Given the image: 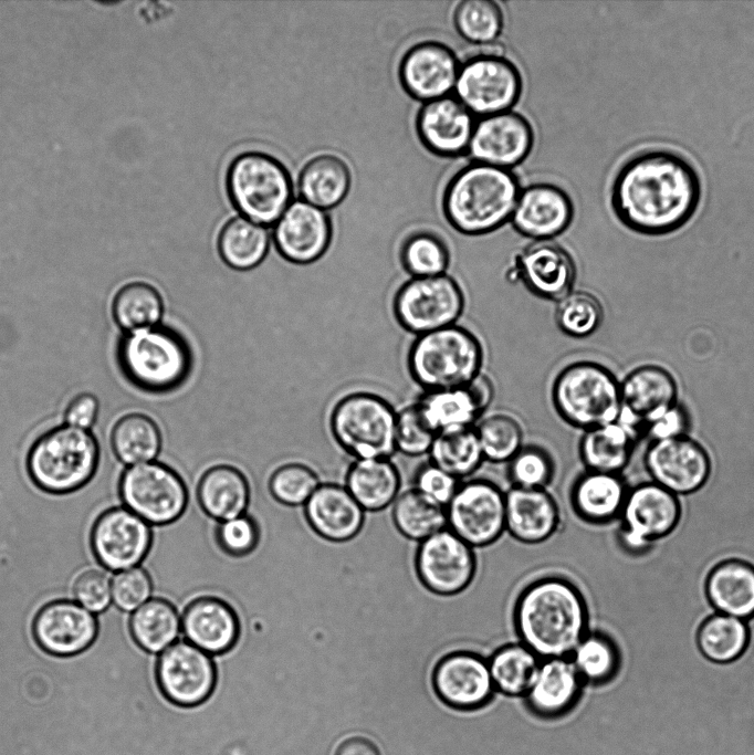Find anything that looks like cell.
Instances as JSON below:
<instances>
[{
    "mask_svg": "<svg viewBox=\"0 0 754 755\" xmlns=\"http://www.w3.org/2000/svg\"><path fill=\"white\" fill-rule=\"evenodd\" d=\"M397 411L383 397L358 391L339 399L329 417L336 444L352 459H390L396 452Z\"/></svg>",
    "mask_w": 754,
    "mask_h": 755,
    "instance_id": "8",
    "label": "cell"
},
{
    "mask_svg": "<svg viewBox=\"0 0 754 755\" xmlns=\"http://www.w3.org/2000/svg\"><path fill=\"white\" fill-rule=\"evenodd\" d=\"M151 597L150 577L140 565L113 575L112 604L119 610L133 614Z\"/></svg>",
    "mask_w": 754,
    "mask_h": 755,
    "instance_id": "56",
    "label": "cell"
},
{
    "mask_svg": "<svg viewBox=\"0 0 754 755\" xmlns=\"http://www.w3.org/2000/svg\"><path fill=\"white\" fill-rule=\"evenodd\" d=\"M505 493V532L525 544L548 539L559 524V510L546 489L512 486Z\"/></svg>",
    "mask_w": 754,
    "mask_h": 755,
    "instance_id": "28",
    "label": "cell"
},
{
    "mask_svg": "<svg viewBox=\"0 0 754 755\" xmlns=\"http://www.w3.org/2000/svg\"><path fill=\"white\" fill-rule=\"evenodd\" d=\"M100 403L96 396L82 392L75 396L66 406L64 422L70 427L90 430L96 422Z\"/></svg>",
    "mask_w": 754,
    "mask_h": 755,
    "instance_id": "59",
    "label": "cell"
},
{
    "mask_svg": "<svg viewBox=\"0 0 754 755\" xmlns=\"http://www.w3.org/2000/svg\"><path fill=\"white\" fill-rule=\"evenodd\" d=\"M113 575L101 565L84 569L74 581L73 600L94 615L104 612L112 606Z\"/></svg>",
    "mask_w": 754,
    "mask_h": 755,
    "instance_id": "55",
    "label": "cell"
},
{
    "mask_svg": "<svg viewBox=\"0 0 754 755\" xmlns=\"http://www.w3.org/2000/svg\"><path fill=\"white\" fill-rule=\"evenodd\" d=\"M226 182L237 210L262 226L276 222L292 197L287 170L264 153L248 151L237 156L229 166Z\"/></svg>",
    "mask_w": 754,
    "mask_h": 755,
    "instance_id": "9",
    "label": "cell"
},
{
    "mask_svg": "<svg viewBox=\"0 0 754 755\" xmlns=\"http://www.w3.org/2000/svg\"><path fill=\"white\" fill-rule=\"evenodd\" d=\"M400 485L399 470L390 459L354 460L345 483L354 500L370 512L390 507L400 493Z\"/></svg>",
    "mask_w": 754,
    "mask_h": 755,
    "instance_id": "34",
    "label": "cell"
},
{
    "mask_svg": "<svg viewBox=\"0 0 754 755\" xmlns=\"http://www.w3.org/2000/svg\"><path fill=\"white\" fill-rule=\"evenodd\" d=\"M520 192L519 179L510 169L473 161L447 183L443 214L462 234H486L511 220Z\"/></svg>",
    "mask_w": 754,
    "mask_h": 755,
    "instance_id": "3",
    "label": "cell"
},
{
    "mask_svg": "<svg viewBox=\"0 0 754 755\" xmlns=\"http://www.w3.org/2000/svg\"><path fill=\"white\" fill-rule=\"evenodd\" d=\"M464 388L482 417L494 398V386L491 378L481 371Z\"/></svg>",
    "mask_w": 754,
    "mask_h": 755,
    "instance_id": "61",
    "label": "cell"
},
{
    "mask_svg": "<svg viewBox=\"0 0 754 755\" xmlns=\"http://www.w3.org/2000/svg\"><path fill=\"white\" fill-rule=\"evenodd\" d=\"M311 526L323 537L342 542L362 527L365 511L345 486L320 484L304 505Z\"/></svg>",
    "mask_w": 754,
    "mask_h": 755,
    "instance_id": "31",
    "label": "cell"
},
{
    "mask_svg": "<svg viewBox=\"0 0 754 755\" xmlns=\"http://www.w3.org/2000/svg\"><path fill=\"white\" fill-rule=\"evenodd\" d=\"M109 443L115 459L125 466L156 461L163 449L158 424L147 415L132 412L113 426Z\"/></svg>",
    "mask_w": 754,
    "mask_h": 755,
    "instance_id": "37",
    "label": "cell"
},
{
    "mask_svg": "<svg viewBox=\"0 0 754 755\" xmlns=\"http://www.w3.org/2000/svg\"><path fill=\"white\" fill-rule=\"evenodd\" d=\"M459 485V479L428 461L417 470L413 489L446 507Z\"/></svg>",
    "mask_w": 754,
    "mask_h": 755,
    "instance_id": "57",
    "label": "cell"
},
{
    "mask_svg": "<svg viewBox=\"0 0 754 755\" xmlns=\"http://www.w3.org/2000/svg\"><path fill=\"white\" fill-rule=\"evenodd\" d=\"M399 260L410 277H429L447 273L450 252L444 241L429 231L408 235L401 244Z\"/></svg>",
    "mask_w": 754,
    "mask_h": 755,
    "instance_id": "47",
    "label": "cell"
},
{
    "mask_svg": "<svg viewBox=\"0 0 754 755\" xmlns=\"http://www.w3.org/2000/svg\"><path fill=\"white\" fill-rule=\"evenodd\" d=\"M116 361L135 388L163 395L186 384L193 369V353L181 333L159 324L122 335Z\"/></svg>",
    "mask_w": 754,
    "mask_h": 755,
    "instance_id": "4",
    "label": "cell"
},
{
    "mask_svg": "<svg viewBox=\"0 0 754 755\" xmlns=\"http://www.w3.org/2000/svg\"><path fill=\"white\" fill-rule=\"evenodd\" d=\"M474 115L454 96L426 102L416 118L422 145L440 157H455L469 149Z\"/></svg>",
    "mask_w": 754,
    "mask_h": 755,
    "instance_id": "26",
    "label": "cell"
},
{
    "mask_svg": "<svg viewBox=\"0 0 754 755\" xmlns=\"http://www.w3.org/2000/svg\"><path fill=\"white\" fill-rule=\"evenodd\" d=\"M415 405L436 434L472 428L482 418L464 387L423 391Z\"/></svg>",
    "mask_w": 754,
    "mask_h": 755,
    "instance_id": "39",
    "label": "cell"
},
{
    "mask_svg": "<svg viewBox=\"0 0 754 755\" xmlns=\"http://www.w3.org/2000/svg\"><path fill=\"white\" fill-rule=\"evenodd\" d=\"M628 490L617 473L587 470L575 482L572 503L591 523H605L621 513Z\"/></svg>",
    "mask_w": 754,
    "mask_h": 755,
    "instance_id": "35",
    "label": "cell"
},
{
    "mask_svg": "<svg viewBox=\"0 0 754 755\" xmlns=\"http://www.w3.org/2000/svg\"><path fill=\"white\" fill-rule=\"evenodd\" d=\"M637 432L614 421L585 430L579 440V457L587 470L617 473L628 464Z\"/></svg>",
    "mask_w": 754,
    "mask_h": 755,
    "instance_id": "36",
    "label": "cell"
},
{
    "mask_svg": "<svg viewBox=\"0 0 754 755\" xmlns=\"http://www.w3.org/2000/svg\"><path fill=\"white\" fill-rule=\"evenodd\" d=\"M460 64L447 45L426 41L411 46L399 64V81L412 98L430 102L454 91Z\"/></svg>",
    "mask_w": 754,
    "mask_h": 755,
    "instance_id": "22",
    "label": "cell"
},
{
    "mask_svg": "<svg viewBox=\"0 0 754 755\" xmlns=\"http://www.w3.org/2000/svg\"><path fill=\"white\" fill-rule=\"evenodd\" d=\"M446 512L447 527L473 548L494 543L505 532V493L488 480L460 483Z\"/></svg>",
    "mask_w": 754,
    "mask_h": 755,
    "instance_id": "13",
    "label": "cell"
},
{
    "mask_svg": "<svg viewBox=\"0 0 754 755\" xmlns=\"http://www.w3.org/2000/svg\"><path fill=\"white\" fill-rule=\"evenodd\" d=\"M464 306L463 290L448 273L410 277L399 286L392 300L397 323L416 336L455 325Z\"/></svg>",
    "mask_w": 754,
    "mask_h": 755,
    "instance_id": "10",
    "label": "cell"
},
{
    "mask_svg": "<svg viewBox=\"0 0 754 755\" xmlns=\"http://www.w3.org/2000/svg\"><path fill=\"white\" fill-rule=\"evenodd\" d=\"M129 626L137 644L157 656L181 638L178 611L171 604L159 598H150L130 614Z\"/></svg>",
    "mask_w": 754,
    "mask_h": 755,
    "instance_id": "41",
    "label": "cell"
},
{
    "mask_svg": "<svg viewBox=\"0 0 754 755\" xmlns=\"http://www.w3.org/2000/svg\"><path fill=\"white\" fill-rule=\"evenodd\" d=\"M540 662L522 642L500 647L488 659L494 689L507 696L525 695Z\"/></svg>",
    "mask_w": 754,
    "mask_h": 755,
    "instance_id": "45",
    "label": "cell"
},
{
    "mask_svg": "<svg viewBox=\"0 0 754 755\" xmlns=\"http://www.w3.org/2000/svg\"><path fill=\"white\" fill-rule=\"evenodd\" d=\"M453 23L458 33L468 42L491 45L503 29V13L494 1L465 0L457 6Z\"/></svg>",
    "mask_w": 754,
    "mask_h": 755,
    "instance_id": "51",
    "label": "cell"
},
{
    "mask_svg": "<svg viewBox=\"0 0 754 755\" xmlns=\"http://www.w3.org/2000/svg\"><path fill=\"white\" fill-rule=\"evenodd\" d=\"M583 683L569 657L541 659L525 702L538 716L557 717L575 705Z\"/></svg>",
    "mask_w": 754,
    "mask_h": 755,
    "instance_id": "29",
    "label": "cell"
},
{
    "mask_svg": "<svg viewBox=\"0 0 754 755\" xmlns=\"http://www.w3.org/2000/svg\"><path fill=\"white\" fill-rule=\"evenodd\" d=\"M334 755H381L378 746L364 736H350L342 741Z\"/></svg>",
    "mask_w": 754,
    "mask_h": 755,
    "instance_id": "62",
    "label": "cell"
},
{
    "mask_svg": "<svg viewBox=\"0 0 754 755\" xmlns=\"http://www.w3.org/2000/svg\"><path fill=\"white\" fill-rule=\"evenodd\" d=\"M705 595L715 612L742 620L754 617V565L739 558L718 563L705 579Z\"/></svg>",
    "mask_w": 754,
    "mask_h": 755,
    "instance_id": "32",
    "label": "cell"
},
{
    "mask_svg": "<svg viewBox=\"0 0 754 755\" xmlns=\"http://www.w3.org/2000/svg\"><path fill=\"white\" fill-rule=\"evenodd\" d=\"M390 516L401 536L418 543L447 527L446 507L413 487L398 494Z\"/></svg>",
    "mask_w": 754,
    "mask_h": 755,
    "instance_id": "42",
    "label": "cell"
},
{
    "mask_svg": "<svg viewBox=\"0 0 754 755\" xmlns=\"http://www.w3.org/2000/svg\"><path fill=\"white\" fill-rule=\"evenodd\" d=\"M164 310L158 290L142 281L123 285L112 302L113 319L125 333L159 325Z\"/></svg>",
    "mask_w": 754,
    "mask_h": 755,
    "instance_id": "44",
    "label": "cell"
},
{
    "mask_svg": "<svg viewBox=\"0 0 754 755\" xmlns=\"http://www.w3.org/2000/svg\"><path fill=\"white\" fill-rule=\"evenodd\" d=\"M689 427V417L681 405H677L662 417L649 424L643 433L650 438V441L669 439L682 434H687Z\"/></svg>",
    "mask_w": 754,
    "mask_h": 755,
    "instance_id": "60",
    "label": "cell"
},
{
    "mask_svg": "<svg viewBox=\"0 0 754 755\" xmlns=\"http://www.w3.org/2000/svg\"><path fill=\"white\" fill-rule=\"evenodd\" d=\"M645 465L652 482L676 495L698 491L712 469L706 449L688 434L650 441Z\"/></svg>",
    "mask_w": 754,
    "mask_h": 755,
    "instance_id": "18",
    "label": "cell"
},
{
    "mask_svg": "<svg viewBox=\"0 0 754 755\" xmlns=\"http://www.w3.org/2000/svg\"><path fill=\"white\" fill-rule=\"evenodd\" d=\"M249 484L244 474L228 463L203 465L197 483L198 502L203 512L218 522L247 513Z\"/></svg>",
    "mask_w": 754,
    "mask_h": 755,
    "instance_id": "33",
    "label": "cell"
},
{
    "mask_svg": "<svg viewBox=\"0 0 754 755\" xmlns=\"http://www.w3.org/2000/svg\"><path fill=\"white\" fill-rule=\"evenodd\" d=\"M553 473L554 463L549 453L535 444L523 445L507 466L512 486L522 489H546Z\"/></svg>",
    "mask_w": 754,
    "mask_h": 755,
    "instance_id": "53",
    "label": "cell"
},
{
    "mask_svg": "<svg viewBox=\"0 0 754 755\" xmlns=\"http://www.w3.org/2000/svg\"><path fill=\"white\" fill-rule=\"evenodd\" d=\"M258 536V527L248 514L219 522L217 527V539L220 546L232 555H242L252 550Z\"/></svg>",
    "mask_w": 754,
    "mask_h": 755,
    "instance_id": "58",
    "label": "cell"
},
{
    "mask_svg": "<svg viewBox=\"0 0 754 755\" xmlns=\"http://www.w3.org/2000/svg\"><path fill=\"white\" fill-rule=\"evenodd\" d=\"M93 553L102 567L117 573L139 566L151 544V525L126 506L102 513L92 533Z\"/></svg>",
    "mask_w": 754,
    "mask_h": 755,
    "instance_id": "17",
    "label": "cell"
},
{
    "mask_svg": "<svg viewBox=\"0 0 754 755\" xmlns=\"http://www.w3.org/2000/svg\"><path fill=\"white\" fill-rule=\"evenodd\" d=\"M514 622L520 642L540 659L569 657L588 632L584 597L561 577L530 584L516 600Z\"/></svg>",
    "mask_w": 754,
    "mask_h": 755,
    "instance_id": "2",
    "label": "cell"
},
{
    "mask_svg": "<svg viewBox=\"0 0 754 755\" xmlns=\"http://www.w3.org/2000/svg\"><path fill=\"white\" fill-rule=\"evenodd\" d=\"M480 339L458 324L415 337L407 353V368L423 391L465 387L483 364Z\"/></svg>",
    "mask_w": 754,
    "mask_h": 755,
    "instance_id": "6",
    "label": "cell"
},
{
    "mask_svg": "<svg viewBox=\"0 0 754 755\" xmlns=\"http://www.w3.org/2000/svg\"><path fill=\"white\" fill-rule=\"evenodd\" d=\"M102 452L95 436L67 424L41 434L28 449L25 466L41 490L64 494L87 484L95 475Z\"/></svg>",
    "mask_w": 754,
    "mask_h": 755,
    "instance_id": "5",
    "label": "cell"
},
{
    "mask_svg": "<svg viewBox=\"0 0 754 755\" xmlns=\"http://www.w3.org/2000/svg\"><path fill=\"white\" fill-rule=\"evenodd\" d=\"M554 319L564 335L572 338H586L601 325L604 307L595 294L584 290H573L556 302Z\"/></svg>",
    "mask_w": 754,
    "mask_h": 755,
    "instance_id": "50",
    "label": "cell"
},
{
    "mask_svg": "<svg viewBox=\"0 0 754 755\" xmlns=\"http://www.w3.org/2000/svg\"><path fill=\"white\" fill-rule=\"evenodd\" d=\"M432 685L437 696L457 710L479 709L495 691L488 659L464 650L446 654L437 662Z\"/></svg>",
    "mask_w": 754,
    "mask_h": 755,
    "instance_id": "20",
    "label": "cell"
},
{
    "mask_svg": "<svg viewBox=\"0 0 754 755\" xmlns=\"http://www.w3.org/2000/svg\"><path fill=\"white\" fill-rule=\"evenodd\" d=\"M455 97L480 117L509 111L522 93L517 67L496 49L472 55L460 64Z\"/></svg>",
    "mask_w": 754,
    "mask_h": 755,
    "instance_id": "12",
    "label": "cell"
},
{
    "mask_svg": "<svg viewBox=\"0 0 754 755\" xmlns=\"http://www.w3.org/2000/svg\"><path fill=\"white\" fill-rule=\"evenodd\" d=\"M98 630L97 617L74 600L46 604L35 616L33 633L46 652L57 657L75 656L87 649Z\"/></svg>",
    "mask_w": 754,
    "mask_h": 755,
    "instance_id": "23",
    "label": "cell"
},
{
    "mask_svg": "<svg viewBox=\"0 0 754 755\" xmlns=\"http://www.w3.org/2000/svg\"><path fill=\"white\" fill-rule=\"evenodd\" d=\"M678 384L659 365H642L620 381L621 407L618 421L639 434L678 402Z\"/></svg>",
    "mask_w": 754,
    "mask_h": 755,
    "instance_id": "19",
    "label": "cell"
},
{
    "mask_svg": "<svg viewBox=\"0 0 754 755\" xmlns=\"http://www.w3.org/2000/svg\"><path fill=\"white\" fill-rule=\"evenodd\" d=\"M484 460L509 463L524 445L520 422L507 413H493L481 418L474 426Z\"/></svg>",
    "mask_w": 754,
    "mask_h": 755,
    "instance_id": "49",
    "label": "cell"
},
{
    "mask_svg": "<svg viewBox=\"0 0 754 755\" xmlns=\"http://www.w3.org/2000/svg\"><path fill=\"white\" fill-rule=\"evenodd\" d=\"M702 199V182L695 167L668 149H649L626 160L610 190L617 219L629 230L650 237L684 227Z\"/></svg>",
    "mask_w": 754,
    "mask_h": 755,
    "instance_id": "1",
    "label": "cell"
},
{
    "mask_svg": "<svg viewBox=\"0 0 754 755\" xmlns=\"http://www.w3.org/2000/svg\"><path fill=\"white\" fill-rule=\"evenodd\" d=\"M474 548L446 527L419 543L416 570L422 585L439 596L460 594L477 568Z\"/></svg>",
    "mask_w": 754,
    "mask_h": 755,
    "instance_id": "15",
    "label": "cell"
},
{
    "mask_svg": "<svg viewBox=\"0 0 754 755\" xmlns=\"http://www.w3.org/2000/svg\"><path fill=\"white\" fill-rule=\"evenodd\" d=\"M429 461L457 479L473 474L484 461L474 427L438 433Z\"/></svg>",
    "mask_w": 754,
    "mask_h": 755,
    "instance_id": "46",
    "label": "cell"
},
{
    "mask_svg": "<svg viewBox=\"0 0 754 755\" xmlns=\"http://www.w3.org/2000/svg\"><path fill=\"white\" fill-rule=\"evenodd\" d=\"M551 397L558 417L583 431L617 421L620 413V381L596 361L579 360L562 368Z\"/></svg>",
    "mask_w": 754,
    "mask_h": 755,
    "instance_id": "7",
    "label": "cell"
},
{
    "mask_svg": "<svg viewBox=\"0 0 754 755\" xmlns=\"http://www.w3.org/2000/svg\"><path fill=\"white\" fill-rule=\"evenodd\" d=\"M620 515L622 546L641 553L676 528L681 508L676 494L651 481L628 491Z\"/></svg>",
    "mask_w": 754,
    "mask_h": 755,
    "instance_id": "14",
    "label": "cell"
},
{
    "mask_svg": "<svg viewBox=\"0 0 754 755\" xmlns=\"http://www.w3.org/2000/svg\"><path fill=\"white\" fill-rule=\"evenodd\" d=\"M515 273L535 296L558 302L574 290L577 269L572 254L552 240L534 241L517 255Z\"/></svg>",
    "mask_w": 754,
    "mask_h": 755,
    "instance_id": "25",
    "label": "cell"
},
{
    "mask_svg": "<svg viewBox=\"0 0 754 755\" xmlns=\"http://www.w3.org/2000/svg\"><path fill=\"white\" fill-rule=\"evenodd\" d=\"M122 504L151 526L176 521L188 492L181 476L158 460L125 466L119 480Z\"/></svg>",
    "mask_w": 754,
    "mask_h": 755,
    "instance_id": "11",
    "label": "cell"
},
{
    "mask_svg": "<svg viewBox=\"0 0 754 755\" xmlns=\"http://www.w3.org/2000/svg\"><path fill=\"white\" fill-rule=\"evenodd\" d=\"M350 174L347 165L333 155H321L311 159L302 169L299 179L301 196L318 208L337 206L347 195Z\"/></svg>",
    "mask_w": 754,
    "mask_h": 755,
    "instance_id": "40",
    "label": "cell"
},
{
    "mask_svg": "<svg viewBox=\"0 0 754 755\" xmlns=\"http://www.w3.org/2000/svg\"><path fill=\"white\" fill-rule=\"evenodd\" d=\"M332 224L320 208L304 201L293 202L276 221L273 241L279 254L294 264H310L327 251Z\"/></svg>",
    "mask_w": 754,
    "mask_h": 755,
    "instance_id": "24",
    "label": "cell"
},
{
    "mask_svg": "<svg viewBox=\"0 0 754 755\" xmlns=\"http://www.w3.org/2000/svg\"><path fill=\"white\" fill-rule=\"evenodd\" d=\"M156 679L163 695L178 706L205 702L216 685L212 657L182 637L158 654Z\"/></svg>",
    "mask_w": 754,
    "mask_h": 755,
    "instance_id": "16",
    "label": "cell"
},
{
    "mask_svg": "<svg viewBox=\"0 0 754 755\" xmlns=\"http://www.w3.org/2000/svg\"><path fill=\"white\" fill-rule=\"evenodd\" d=\"M582 680L609 681L618 670L619 652L614 641L600 632H587L569 656Z\"/></svg>",
    "mask_w": 754,
    "mask_h": 755,
    "instance_id": "48",
    "label": "cell"
},
{
    "mask_svg": "<svg viewBox=\"0 0 754 755\" xmlns=\"http://www.w3.org/2000/svg\"><path fill=\"white\" fill-rule=\"evenodd\" d=\"M436 436L423 422L415 403L397 411L396 452L407 457L428 454Z\"/></svg>",
    "mask_w": 754,
    "mask_h": 755,
    "instance_id": "54",
    "label": "cell"
},
{
    "mask_svg": "<svg viewBox=\"0 0 754 755\" xmlns=\"http://www.w3.org/2000/svg\"><path fill=\"white\" fill-rule=\"evenodd\" d=\"M270 234L266 228L244 217L229 220L221 229L217 249L222 262L237 271L256 268L266 256Z\"/></svg>",
    "mask_w": 754,
    "mask_h": 755,
    "instance_id": "38",
    "label": "cell"
},
{
    "mask_svg": "<svg viewBox=\"0 0 754 755\" xmlns=\"http://www.w3.org/2000/svg\"><path fill=\"white\" fill-rule=\"evenodd\" d=\"M573 217V202L562 188L534 183L521 190L511 221L520 234L543 241L563 233Z\"/></svg>",
    "mask_w": 754,
    "mask_h": 755,
    "instance_id": "27",
    "label": "cell"
},
{
    "mask_svg": "<svg viewBox=\"0 0 754 755\" xmlns=\"http://www.w3.org/2000/svg\"><path fill=\"white\" fill-rule=\"evenodd\" d=\"M748 642L746 621L720 612L705 618L697 631L699 651L714 663L724 664L739 659Z\"/></svg>",
    "mask_w": 754,
    "mask_h": 755,
    "instance_id": "43",
    "label": "cell"
},
{
    "mask_svg": "<svg viewBox=\"0 0 754 755\" xmlns=\"http://www.w3.org/2000/svg\"><path fill=\"white\" fill-rule=\"evenodd\" d=\"M533 143L527 119L506 111L475 122L468 150L475 162L510 169L528 156Z\"/></svg>",
    "mask_w": 754,
    "mask_h": 755,
    "instance_id": "21",
    "label": "cell"
},
{
    "mask_svg": "<svg viewBox=\"0 0 754 755\" xmlns=\"http://www.w3.org/2000/svg\"><path fill=\"white\" fill-rule=\"evenodd\" d=\"M181 637L212 656L234 643L239 626L232 609L222 600L203 597L190 602L180 614Z\"/></svg>",
    "mask_w": 754,
    "mask_h": 755,
    "instance_id": "30",
    "label": "cell"
},
{
    "mask_svg": "<svg viewBox=\"0 0 754 755\" xmlns=\"http://www.w3.org/2000/svg\"><path fill=\"white\" fill-rule=\"evenodd\" d=\"M320 484L316 473L301 462L279 464L269 482L272 495L279 502L291 506L305 505Z\"/></svg>",
    "mask_w": 754,
    "mask_h": 755,
    "instance_id": "52",
    "label": "cell"
}]
</instances>
